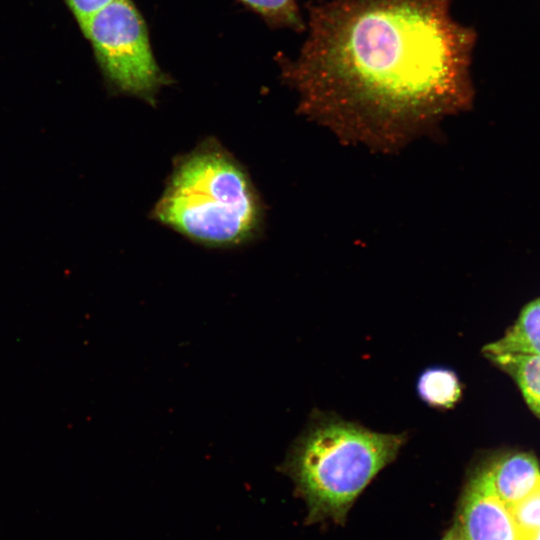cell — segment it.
Instances as JSON below:
<instances>
[{
	"label": "cell",
	"mask_w": 540,
	"mask_h": 540,
	"mask_svg": "<svg viewBox=\"0 0 540 540\" xmlns=\"http://www.w3.org/2000/svg\"><path fill=\"white\" fill-rule=\"evenodd\" d=\"M76 19L81 31L90 20L115 0H64Z\"/></svg>",
	"instance_id": "12"
},
{
	"label": "cell",
	"mask_w": 540,
	"mask_h": 540,
	"mask_svg": "<svg viewBox=\"0 0 540 540\" xmlns=\"http://www.w3.org/2000/svg\"><path fill=\"white\" fill-rule=\"evenodd\" d=\"M262 16L267 23L296 31L305 29L295 0H238Z\"/></svg>",
	"instance_id": "10"
},
{
	"label": "cell",
	"mask_w": 540,
	"mask_h": 540,
	"mask_svg": "<svg viewBox=\"0 0 540 540\" xmlns=\"http://www.w3.org/2000/svg\"><path fill=\"white\" fill-rule=\"evenodd\" d=\"M486 462L494 490L508 508L526 497L540 482L539 464L529 453H507Z\"/></svg>",
	"instance_id": "6"
},
{
	"label": "cell",
	"mask_w": 540,
	"mask_h": 540,
	"mask_svg": "<svg viewBox=\"0 0 540 540\" xmlns=\"http://www.w3.org/2000/svg\"><path fill=\"white\" fill-rule=\"evenodd\" d=\"M152 216L191 241L232 247L254 238L263 209L245 169L207 140L177 160Z\"/></svg>",
	"instance_id": "3"
},
{
	"label": "cell",
	"mask_w": 540,
	"mask_h": 540,
	"mask_svg": "<svg viewBox=\"0 0 540 540\" xmlns=\"http://www.w3.org/2000/svg\"><path fill=\"white\" fill-rule=\"evenodd\" d=\"M455 525L464 540H521L509 508L494 490L486 460L470 474Z\"/></svg>",
	"instance_id": "5"
},
{
	"label": "cell",
	"mask_w": 540,
	"mask_h": 540,
	"mask_svg": "<svg viewBox=\"0 0 540 540\" xmlns=\"http://www.w3.org/2000/svg\"><path fill=\"white\" fill-rule=\"evenodd\" d=\"M528 540H540V529L533 533Z\"/></svg>",
	"instance_id": "14"
},
{
	"label": "cell",
	"mask_w": 540,
	"mask_h": 540,
	"mask_svg": "<svg viewBox=\"0 0 540 540\" xmlns=\"http://www.w3.org/2000/svg\"><path fill=\"white\" fill-rule=\"evenodd\" d=\"M482 352L485 356L508 353L540 354V297L528 303L505 334L485 345Z\"/></svg>",
	"instance_id": "7"
},
{
	"label": "cell",
	"mask_w": 540,
	"mask_h": 540,
	"mask_svg": "<svg viewBox=\"0 0 540 540\" xmlns=\"http://www.w3.org/2000/svg\"><path fill=\"white\" fill-rule=\"evenodd\" d=\"M407 441L315 411L280 466L307 504V521L343 522L356 498Z\"/></svg>",
	"instance_id": "2"
},
{
	"label": "cell",
	"mask_w": 540,
	"mask_h": 540,
	"mask_svg": "<svg viewBox=\"0 0 540 540\" xmlns=\"http://www.w3.org/2000/svg\"><path fill=\"white\" fill-rule=\"evenodd\" d=\"M452 0H331L282 77L299 109L346 140L392 150L468 109L476 33Z\"/></svg>",
	"instance_id": "1"
},
{
	"label": "cell",
	"mask_w": 540,
	"mask_h": 540,
	"mask_svg": "<svg viewBox=\"0 0 540 540\" xmlns=\"http://www.w3.org/2000/svg\"><path fill=\"white\" fill-rule=\"evenodd\" d=\"M442 540H464L456 525H454Z\"/></svg>",
	"instance_id": "13"
},
{
	"label": "cell",
	"mask_w": 540,
	"mask_h": 540,
	"mask_svg": "<svg viewBox=\"0 0 540 540\" xmlns=\"http://www.w3.org/2000/svg\"><path fill=\"white\" fill-rule=\"evenodd\" d=\"M486 358L515 381L525 402L540 419V354L508 353Z\"/></svg>",
	"instance_id": "8"
},
{
	"label": "cell",
	"mask_w": 540,
	"mask_h": 540,
	"mask_svg": "<svg viewBox=\"0 0 540 540\" xmlns=\"http://www.w3.org/2000/svg\"><path fill=\"white\" fill-rule=\"evenodd\" d=\"M112 90L154 103L169 83L152 52L145 21L131 0H115L82 32Z\"/></svg>",
	"instance_id": "4"
},
{
	"label": "cell",
	"mask_w": 540,
	"mask_h": 540,
	"mask_svg": "<svg viewBox=\"0 0 540 540\" xmlns=\"http://www.w3.org/2000/svg\"><path fill=\"white\" fill-rule=\"evenodd\" d=\"M521 540L540 529V482L526 497L509 508Z\"/></svg>",
	"instance_id": "11"
},
{
	"label": "cell",
	"mask_w": 540,
	"mask_h": 540,
	"mask_svg": "<svg viewBox=\"0 0 540 540\" xmlns=\"http://www.w3.org/2000/svg\"><path fill=\"white\" fill-rule=\"evenodd\" d=\"M417 392L430 407L447 410L459 402L462 396V385L452 369L430 367L420 374Z\"/></svg>",
	"instance_id": "9"
}]
</instances>
